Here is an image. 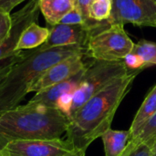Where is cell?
Segmentation results:
<instances>
[{
	"instance_id": "15",
	"label": "cell",
	"mask_w": 156,
	"mask_h": 156,
	"mask_svg": "<svg viewBox=\"0 0 156 156\" xmlns=\"http://www.w3.org/2000/svg\"><path fill=\"white\" fill-rule=\"evenodd\" d=\"M106 156H121L129 141L130 131H117L110 128L101 136Z\"/></svg>"
},
{
	"instance_id": "4",
	"label": "cell",
	"mask_w": 156,
	"mask_h": 156,
	"mask_svg": "<svg viewBox=\"0 0 156 156\" xmlns=\"http://www.w3.org/2000/svg\"><path fill=\"white\" fill-rule=\"evenodd\" d=\"M122 24L98 21L86 46V56L94 60L120 61L133 52L134 43Z\"/></svg>"
},
{
	"instance_id": "9",
	"label": "cell",
	"mask_w": 156,
	"mask_h": 156,
	"mask_svg": "<svg viewBox=\"0 0 156 156\" xmlns=\"http://www.w3.org/2000/svg\"><path fill=\"white\" fill-rule=\"evenodd\" d=\"M84 56L86 55H75L52 66L31 86L29 92L37 93L44 90L85 70L89 65L84 62Z\"/></svg>"
},
{
	"instance_id": "23",
	"label": "cell",
	"mask_w": 156,
	"mask_h": 156,
	"mask_svg": "<svg viewBox=\"0 0 156 156\" xmlns=\"http://www.w3.org/2000/svg\"><path fill=\"white\" fill-rule=\"evenodd\" d=\"M152 152V144H143L136 147L132 153L126 156H151Z\"/></svg>"
},
{
	"instance_id": "29",
	"label": "cell",
	"mask_w": 156,
	"mask_h": 156,
	"mask_svg": "<svg viewBox=\"0 0 156 156\" xmlns=\"http://www.w3.org/2000/svg\"><path fill=\"white\" fill-rule=\"evenodd\" d=\"M1 114H2V112H1V111H0V115H1Z\"/></svg>"
},
{
	"instance_id": "6",
	"label": "cell",
	"mask_w": 156,
	"mask_h": 156,
	"mask_svg": "<svg viewBox=\"0 0 156 156\" xmlns=\"http://www.w3.org/2000/svg\"><path fill=\"white\" fill-rule=\"evenodd\" d=\"M38 0H30L21 9L12 15V28L7 37L0 42V79L17 61L23 50L16 51V48L22 32L38 18Z\"/></svg>"
},
{
	"instance_id": "24",
	"label": "cell",
	"mask_w": 156,
	"mask_h": 156,
	"mask_svg": "<svg viewBox=\"0 0 156 156\" xmlns=\"http://www.w3.org/2000/svg\"><path fill=\"white\" fill-rule=\"evenodd\" d=\"M91 1L92 0H76L77 5L81 10L85 19L89 22L92 21V19L90 18V15H89V9H90V5L91 4Z\"/></svg>"
},
{
	"instance_id": "8",
	"label": "cell",
	"mask_w": 156,
	"mask_h": 156,
	"mask_svg": "<svg viewBox=\"0 0 156 156\" xmlns=\"http://www.w3.org/2000/svg\"><path fill=\"white\" fill-rule=\"evenodd\" d=\"M112 10L107 22L156 27V2L154 0H112Z\"/></svg>"
},
{
	"instance_id": "17",
	"label": "cell",
	"mask_w": 156,
	"mask_h": 156,
	"mask_svg": "<svg viewBox=\"0 0 156 156\" xmlns=\"http://www.w3.org/2000/svg\"><path fill=\"white\" fill-rule=\"evenodd\" d=\"M133 52L137 54L144 61L146 67L156 65V43L142 39L134 44Z\"/></svg>"
},
{
	"instance_id": "7",
	"label": "cell",
	"mask_w": 156,
	"mask_h": 156,
	"mask_svg": "<svg viewBox=\"0 0 156 156\" xmlns=\"http://www.w3.org/2000/svg\"><path fill=\"white\" fill-rule=\"evenodd\" d=\"M5 156H85L68 140L10 141L2 151Z\"/></svg>"
},
{
	"instance_id": "10",
	"label": "cell",
	"mask_w": 156,
	"mask_h": 156,
	"mask_svg": "<svg viewBox=\"0 0 156 156\" xmlns=\"http://www.w3.org/2000/svg\"><path fill=\"white\" fill-rule=\"evenodd\" d=\"M98 21L90 25H65L57 24L50 28V34L47 41L40 46L41 48L47 49L56 47L80 45L87 46L92 28Z\"/></svg>"
},
{
	"instance_id": "26",
	"label": "cell",
	"mask_w": 156,
	"mask_h": 156,
	"mask_svg": "<svg viewBox=\"0 0 156 156\" xmlns=\"http://www.w3.org/2000/svg\"><path fill=\"white\" fill-rule=\"evenodd\" d=\"M8 144V141L4 138L2 135H0V153L4 150V148L5 147V145Z\"/></svg>"
},
{
	"instance_id": "22",
	"label": "cell",
	"mask_w": 156,
	"mask_h": 156,
	"mask_svg": "<svg viewBox=\"0 0 156 156\" xmlns=\"http://www.w3.org/2000/svg\"><path fill=\"white\" fill-rule=\"evenodd\" d=\"M122 60L127 69L130 70H143L147 68L144 61L141 58V57H139L137 54L133 52H131L128 55H126Z\"/></svg>"
},
{
	"instance_id": "28",
	"label": "cell",
	"mask_w": 156,
	"mask_h": 156,
	"mask_svg": "<svg viewBox=\"0 0 156 156\" xmlns=\"http://www.w3.org/2000/svg\"><path fill=\"white\" fill-rule=\"evenodd\" d=\"M0 156H5V155H4V154H3V153H2V152H1V153H0Z\"/></svg>"
},
{
	"instance_id": "5",
	"label": "cell",
	"mask_w": 156,
	"mask_h": 156,
	"mask_svg": "<svg viewBox=\"0 0 156 156\" xmlns=\"http://www.w3.org/2000/svg\"><path fill=\"white\" fill-rule=\"evenodd\" d=\"M129 71L131 70L127 69L123 60H94L90 63L85 69L80 85L73 94L70 116L90 98L106 88L113 80L127 74Z\"/></svg>"
},
{
	"instance_id": "21",
	"label": "cell",
	"mask_w": 156,
	"mask_h": 156,
	"mask_svg": "<svg viewBox=\"0 0 156 156\" xmlns=\"http://www.w3.org/2000/svg\"><path fill=\"white\" fill-rule=\"evenodd\" d=\"M73 94L74 92H68L62 94L56 102V108L61 112L66 114L69 118L71 113V108L73 103Z\"/></svg>"
},
{
	"instance_id": "25",
	"label": "cell",
	"mask_w": 156,
	"mask_h": 156,
	"mask_svg": "<svg viewBox=\"0 0 156 156\" xmlns=\"http://www.w3.org/2000/svg\"><path fill=\"white\" fill-rule=\"evenodd\" d=\"M24 1L26 0H2L0 1V7L10 13L17 5L21 4Z\"/></svg>"
},
{
	"instance_id": "14",
	"label": "cell",
	"mask_w": 156,
	"mask_h": 156,
	"mask_svg": "<svg viewBox=\"0 0 156 156\" xmlns=\"http://www.w3.org/2000/svg\"><path fill=\"white\" fill-rule=\"evenodd\" d=\"M49 34V28L40 27L37 24V22H33L22 32L16 50L21 51L37 48L47 41Z\"/></svg>"
},
{
	"instance_id": "13",
	"label": "cell",
	"mask_w": 156,
	"mask_h": 156,
	"mask_svg": "<svg viewBox=\"0 0 156 156\" xmlns=\"http://www.w3.org/2000/svg\"><path fill=\"white\" fill-rule=\"evenodd\" d=\"M156 112V85L150 90L133 118L130 128V141L135 138L143 127ZM129 141V142H130Z\"/></svg>"
},
{
	"instance_id": "2",
	"label": "cell",
	"mask_w": 156,
	"mask_h": 156,
	"mask_svg": "<svg viewBox=\"0 0 156 156\" xmlns=\"http://www.w3.org/2000/svg\"><path fill=\"white\" fill-rule=\"evenodd\" d=\"M85 54L86 47L71 45L43 49L40 47L23 50L0 79V111L16 108L29 93L31 86L52 66L75 55Z\"/></svg>"
},
{
	"instance_id": "20",
	"label": "cell",
	"mask_w": 156,
	"mask_h": 156,
	"mask_svg": "<svg viewBox=\"0 0 156 156\" xmlns=\"http://www.w3.org/2000/svg\"><path fill=\"white\" fill-rule=\"evenodd\" d=\"M12 28V16L0 7V42L8 37Z\"/></svg>"
},
{
	"instance_id": "12",
	"label": "cell",
	"mask_w": 156,
	"mask_h": 156,
	"mask_svg": "<svg viewBox=\"0 0 156 156\" xmlns=\"http://www.w3.org/2000/svg\"><path fill=\"white\" fill-rule=\"evenodd\" d=\"M76 5V0H38L39 11L51 27L59 24L62 17Z\"/></svg>"
},
{
	"instance_id": "31",
	"label": "cell",
	"mask_w": 156,
	"mask_h": 156,
	"mask_svg": "<svg viewBox=\"0 0 156 156\" xmlns=\"http://www.w3.org/2000/svg\"><path fill=\"white\" fill-rule=\"evenodd\" d=\"M0 1H2V0H0Z\"/></svg>"
},
{
	"instance_id": "16",
	"label": "cell",
	"mask_w": 156,
	"mask_h": 156,
	"mask_svg": "<svg viewBox=\"0 0 156 156\" xmlns=\"http://www.w3.org/2000/svg\"><path fill=\"white\" fill-rule=\"evenodd\" d=\"M156 139V112L153 115V117L147 122V123L143 127L139 134L131 140L122 154H128L133 152L136 147L143 144H153L154 141Z\"/></svg>"
},
{
	"instance_id": "18",
	"label": "cell",
	"mask_w": 156,
	"mask_h": 156,
	"mask_svg": "<svg viewBox=\"0 0 156 156\" xmlns=\"http://www.w3.org/2000/svg\"><path fill=\"white\" fill-rule=\"evenodd\" d=\"M112 0H92L89 9L90 18L95 21H105L111 16Z\"/></svg>"
},
{
	"instance_id": "27",
	"label": "cell",
	"mask_w": 156,
	"mask_h": 156,
	"mask_svg": "<svg viewBox=\"0 0 156 156\" xmlns=\"http://www.w3.org/2000/svg\"><path fill=\"white\" fill-rule=\"evenodd\" d=\"M151 156H156V139L154 141V143H153V144H152Z\"/></svg>"
},
{
	"instance_id": "1",
	"label": "cell",
	"mask_w": 156,
	"mask_h": 156,
	"mask_svg": "<svg viewBox=\"0 0 156 156\" xmlns=\"http://www.w3.org/2000/svg\"><path fill=\"white\" fill-rule=\"evenodd\" d=\"M142 70H131L119 77L85 102L69 117L68 140L79 151L87 148L111 128L114 115Z\"/></svg>"
},
{
	"instance_id": "30",
	"label": "cell",
	"mask_w": 156,
	"mask_h": 156,
	"mask_svg": "<svg viewBox=\"0 0 156 156\" xmlns=\"http://www.w3.org/2000/svg\"><path fill=\"white\" fill-rule=\"evenodd\" d=\"M154 1H155V2H156V0H154Z\"/></svg>"
},
{
	"instance_id": "11",
	"label": "cell",
	"mask_w": 156,
	"mask_h": 156,
	"mask_svg": "<svg viewBox=\"0 0 156 156\" xmlns=\"http://www.w3.org/2000/svg\"><path fill=\"white\" fill-rule=\"evenodd\" d=\"M84 71L85 70L80 72L79 74L75 75L74 77L67 80H64L44 90L37 92L35 96L27 103L32 105H42L56 108V102L62 94L68 92H75V90L80 85Z\"/></svg>"
},
{
	"instance_id": "3",
	"label": "cell",
	"mask_w": 156,
	"mask_h": 156,
	"mask_svg": "<svg viewBox=\"0 0 156 156\" xmlns=\"http://www.w3.org/2000/svg\"><path fill=\"white\" fill-rule=\"evenodd\" d=\"M69 125V118L55 107L27 103L0 115V135L8 142L59 139Z\"/></svg>"
},
{
	"instance_id": "19",
	"label": "cell",
	"mask_w": 156,
	"mask_h": 156,
	"mask_svg": "<svg viewBox=\"0 0 156 156\" xmlns=\"http://www.w3.org/2000/svg\"><path fill=\"white\" fill-rule=\"evenodd\" d=\"M95 20H92L90 22L87 21L80 7L76 5L72 10H70L62 17L59 23L65 25H90Z\"/></svg>"
}]
</instances>
